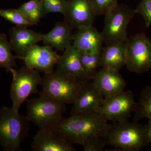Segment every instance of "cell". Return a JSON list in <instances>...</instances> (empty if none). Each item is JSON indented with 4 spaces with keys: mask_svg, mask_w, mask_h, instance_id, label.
Masks as SVG:
<instances>
[{
    "mask_svg": "<svg viewBox=\"0 0 151 151\" xmlns=\"http://www.w3.org/2000/svg\"><path fill=\"white\" fill-rule=\"evenodd\" d=\"M126 65L131 72L145 73L151 69V40L143 33L127 42Z\"/></svg>",
    "mask_w": 151,
    "mask_h": 151,
    "instance_id": "cell-8",
    "label": "cell"
},
{
    "mask_svg": "<svg viewBox=\"0 0 151 151\" xmlns=\"http://www.w3.org/2000/svg\"><path fill=\"white\" fill-rule=\"evenodd\" d=\"M102 51L93 52H80L82 66L86 74L91 80L94 74L99 70V68H101Z\"/></svg>",
    "mask_w": 151,
    "mask_h": 151,
    "instance_id": "cell-23",
    "label": "cell"
},
{
    "mask_svg": "<svg viewBox=\"0 0 151 151\" xmlns=\"http://www.w3.org/2000/svg\"><path fill=\"white\" fill-rule=\"evenodd\" d=\"M105 139L107 146L119 150L140 151L150 145L145 126L128 120L110 125Z\"/></svg>",
    "mask_w": 151,
    "mask_h": 151,
    "instance_id": "cell-2",
    "label": "cell"
},
{
    "mask_svg": "<svg viewBox=\"0 0 151 151\" xmlns=\"http://www.w3.org/2000/svg\"><path fill=\"white\" fill-rule=\"evenodd\" d=\"M43 35L30 30L26 27L17 26L10 31V43L18 58L23 59L32 47L42 40Z\"/></svg>",
    "mask_w": 151,
    "mask_h": 151,
    "instance_id": "cell-16",
    "label": "cell"
},
{
    "mask_svg": "<svg viewBox=\"0 0 151 151\" xmlns=\"http://www.w3.org/2000/svg\"><path fill=\"white\" fill-rule=\"evenodd\" d=\"M33 151H75L72 144L55 131L53 128L39 129L33 139Z\"/></svg>",
    "mask_w": 151,
    "mask_h": 151,
    "instance_id": "cell-13",
    "label": "cell"
},
{
    "mask_svg": "<svg viewBox=\"0 0 151 151\" xmlns=\"http://www.w3.org/2000/svg\"><path fill=\"white\" fill-rule=\"evenodd\" d=\"M73 44L81 53L101 51L104 43L101 32L92 25L83 26L76 28L73 33Z\"/></svg>",
    "mask_w": 151,
    "mask_h": 151,
    "instance_id": "cell-17",
    "label": "cell"
},
{
    "mask_svg": "<svg viewBox=\"0 0 151 151\" xmlns=\"http://www.w3.org/2000/svg\"><path fill=\"white\" fill-rule=\"evenodd\" d=\"M49 45H33L27 52L23 60L25 66L30 68L44 74L50 73L59 61L60 55L52 50Z\"/></svg>",
    "mask_w": 151,
    "mask_h": 151,
    "instance_id": "cell-10",
    "label": "cell"
},
{
    "mask_svg": "<svg viewBox=\"0 0 151 151\" xmlns=\"http://www.w3.org/2000/svg\"><path fill=\"white\" fill-rule=\"evenodd\" d=\"M45 16L50 13H60L65 15L68 0H41Z\"/></svg>",
    "mask_w": 151,
    "mask_h": 151,
    "instance_id": "cell-26",
    "label": "cell"
},
{
    "mask_svg": "<svg viewBox=\"0 0 151 151\" xmlns=\"http://www.w3.org/2000/svg\"><path fill=\"white\" fill-rule=\"evenodd\" d=\"M110 124L98 112L80 113L63 118L53 127L69 142L81 145L94 136L105 137Z\"/></svg>",
    "mask_w": 151,
    "mask_h": 151,
    "instance_id": "cell-1",
    "label": "cell"
},
{
    "mask_svg": "<svg viewBox=\"0 0 151 151\" xmlns=\"http://www.w3.org/2000/svg\"><path fill=\"white\" fill-rule=\"evenodd\" d=\"M118 0H90L95 16L105 15L119 5Z\"/></svg>",
    "mask_w": 151,
    "mask_h": 151,
    "instance_id": "cell-25",
    "label": "cell"
},
{
    "mask_svg": "<svg viewBox=\"0 0 151 151\" xmlns=\"http://www.w3.org/2000/svg\"><path fill=\"white\" fill-rule=\"evenodd\" d=\"M92 82L105 98L124 92L127 83L119 70L101 67L92 78Z\"/></svg>",
    "mask_w": 151,
    "mask_h": 151,
    "instance_id": "cell-11",
    "label": "cell"
},
{
    "mask_svg": "<svg viewBox=\"0 0 151 151\" xmlns=\"http://www.w3.org/2000/svg\"><path fill=\"white\" fill-rule=\"evenodd\" d=\"M40 96H45L63 104H73L82 84L56 69L44 74Z\"/></svg>",
    "mask_w": 151,
    "mask_h": 151,
    "instance_id": "cell-4",
    "label": "cell"
},
{
    "mask_svg": "<svg viewBox=\"0 0 151 151\" xmlns=\"http://www.w3.org/2000/svg\"><path fill=\"white\" fill-rule=\"evenodd\" d=\"M147 124L145 126L146 134L148 140L150 144H151V119H148Z\"/></svg>",
    "mask_w": 151,
    "mask_h": 151,
    "instance_id": "cell-29",
    "label": "cell"
},
{
    "mask_svg": "<svg viewBox=\"0 0 151 151\" xmlns=\"http://www.w3.org/2000/svg\"><path fill=\"white\" fill-rule=\"evenodd\" d=\"M82 146L84 151H102L107 145L105 138L94 136L85 141Z\"/></svg>",
    "mask_w": 151,
    "mask_h": 151,
    "instance_id": "cell-27",
    "label": "cell"
},
{
    "mask_svg": "<svg viewBox=\"0 0 151 151\" xmlns=\"http://www.w3.org/2000/svg\"><path fill=\"white\" fill-rule=\"evenodd\" d=\"M136 104L132 91H124L114 96L105 98L98 113L107 122H124L131 117Z\"/></svg>",
    "mask_w": 151,
    "mask_h": 151,
    "instance_id": "cell-9",
    "label": "cell"
},
{
    "mask_svg": "<svg viewBox=\"0 0 151 151\" xmlns=\"http://www.w3.org/2000/svg\"><path fill=\"white\" fill-rule=\"evenodd\" d=\"M10 72L12 75L10 90L12 108L19 111L30 95L39 92L37 87L41 84L42 77L38 71L26 66L18 70L12 68Z\"/></svg>",
    "mask_w": 151,
    "mask_h": 151,
    "instance_id": "cell-6",
    "label": "cell"
},
{
    "mask_svg": "<svg viewBox=\"0 0 151 151\" xmlns=\"http://www.w3.org/2000/svg\"><path fill=\"white\" fill-rule=\"evenodd\" d=\"M105 98L90 81L82 84L73 103L70 115L98 112Z\"/></svg>",
    "mask_w": 151,
    "mask_h": 151,
    "instance_id": "cell-12",
    "label": "cell"
},
{
    "mask_svg": "<svg viewBox=\"0 0 151 151\" xmlns=\"http://www.w3.org/2000/svg\"><path fill=\"white\" fill-rule=\"evenodd\" d=\"M30 122L12 108L0 110V144L5 151H22L21 145L28 137Z\"/></svg>",
    "mask_w": 151,
    "mask_h": 151,
    "instance_id": "cell-3",
    "label": "cell"
},
{
    "mask_svg": "<svg viewBox=\"0 0 151 151\" xmlns=\"http://www.w3.org/2000/svg\"><path fill=\"white\" fill-rule=\"evenodd\" d=\"M0 16L17 26L28 27L34 25L18 9H0Z\"/></svg>",
    "mask_w": 151,
    "mask_h": 151,
    "instance_id": "cell-24",
    "label": "cell"
},
{
    "mask_svg": "<svg viewBox=\"0 0 151 151\" xmlns=\"http://www.w3.org/2000/svg\"><path fill=\"white\" fill-rule=\"evenodd\" d=\"M56 66V69L62 71L81 84L91 80L82 66L81 53L74 45L63 51Z\"/></svg>",
    "mask_w": 151,
    "mask_h": 151,
    "instance_id": "cell-14",
    "label": "cell"
},
{
    "mask_svg": "<svg viewBox=\"0 0 151 151\" xmlns=\"http://www.w3.org/2000/svg\"><path fill=\"white\" fill-rule=\"evenodd\" d=\"M135 11L142 16L146 27L151 26V0H142Z\"/></svg>",
    "mask_w": 151,
    "mask_h": 151,
    "instance_id": "cell-28",
    "label": "cell"
},
{
    "mask_svg": "<svg viewBox=\"0 0 151 151\" xmlns=\"http://www.w3.org/2000/svg\"><path fill=\"white\" fill-rule=\"evenodd\" d=\"M133 122H138L142 119H151V85L142 90L139 100L136 103L134 111Z\"/></svg>",
    "mask_w": 151,
    "mask_h": 151,
    "instance_id": "cell-20",
    "label": "cell"
},
{
    "mask_svg": "<svg viewBox=\"0 0 151 151\" xmlns=\"http://www.w3.org/2000/svg\"><path fill=\"white\" fill-rule=\"evenodd\" d=\"M127 42L106 45L103 48L101 67L120 70L126 65Z\"/></svg>",
    "mask_w": 151,
    "mask_h": 151,
    "instance_id": "cell-19",
    "label": "cell"
},
{
    "mask_svg": "<svg viewBox=\"0 0 151 151\" xmlns=\"http://www.w3.org/2000/svg\"><path fill=\"white\" fill-rule=\"evenodd\" d=\"M66 111L65 104L40 96L28 101L26 116L39 129L53 128Z\"/></svg>",
    "mask_w": 151,
    "mask_h": 151,
    "instance_id": "cell-5",
    "label": "cell"
},
{
    "mask_svg": "<svg viewBox=\"0 0 151 151\" xmlns=\"http://www.w3.org/2000/svg\"><path fill=\"white\" fill-rule=\"evenodd\" d=\"M95 16L90 0H68L65 20L73 28L92 25Z\"/></svg>",
    "mask_w": 151,
    "mask_h": 151,
    "instance_id": "cell-15",
    "label": "cell"
},
{
    "mask_svg": "<svg viewBox=\"0 0 151 151\" xmlns=\"http://www.w3.org/2000/svg\"><path fill=\"white\" fill-rule=\"evenodd\" d=\"M12 47L7 36L0 33V68H5L7 71L16 67V56L12 53Z\"/></svg>",
    "mask_w": 151,
    "mask_h": 151,
    "instance_id": "cell-21",
    "label": "cell"
},
{
    "mask_svg": "<svg viewBox=\"0 0 151 151\" xmlns=\"http://www.w3.org/2000/svg\"><path fill=\"white\" fill-rule=\"evenodd\" d=\"M73 29L65 20L58 22L50 31L43 35L42 41L57 50L64 51L71 46L73 41Z\"/></svg>",
    "mask_w": 151,
    "mask_h": 151,
    "instance_id": "cell-18",
    "label": "cell"
},
{
    "mask_svg": "<svg viewBox=\"0 0 151 151\" xmlns=\"http://www.w3.org/2000/svg\"><path fill=\"white\" fill-rule=\"evenodd\" d=\"M137 14L125 4L118 5L105 16L104 28L101 32L105 45L116 42H126L127 28Z\"/></svg>",
    "mask_w": 151,
    "mask_h": 151,
    "instance_id": "cell-7",
    "label": "cell"
},
{
    "mask_svg": "<svg viewBox=\"0 0 151 151\" xmlns=\"http://www.w3.org/2000/svg\"><path fill=\"white\" fill-rule=\"evenodd\" d=\"M18 9L34 25L45 16L41 0H30Z\"/></svg>",
    "mask_w": 151,
    "mask_h": 151,
    "instance_id": "cell-22",
    "label": "cell"
}]
</instances>
